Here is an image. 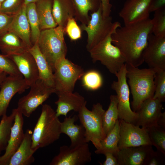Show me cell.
Here are the masks:
<instances>
[{"label": "cell", "mask_w": 165, "mask_h": 165, "mask_svg": "<svg viewBox=\"0 0 165 165\" xmlns=\"http://www.w3.org/2000/svg\"><path fill=\"white\" fill-rule=\"evenodd\" d=\"M152 24L149 18L117 28L111 35L112 42L120 50L126 63L138 67L144 62L143 53L152 33Z\"/></svg>", "instance_id": "6da1fadb"}, {"label": "cell", "mask_w": 165, "mask_h": 165, "mask_svg": "<svg viewBox=\"0 0 165 165\" xmlns=\"http://www.w3.org/2000/svg\"><path fill=\"white\" fill-rule=\"evenodd\" d=\"M41 112L32 135V148L35 152L58 140L61 132V123L56 112L49 105H42Z\"/></svg>", "instance_id": "7a4b0ae2"}, {"label": "cell", "mask_w": 165, "mask_h": 165, "mask_svg": "<svg viewBox=\"0 0 165 165\" xmlns=\"http://www.w3.org/2000/svg\"><path fill=\"white\" fill-rule=\"evenodd\" d=\"M126 64V77L133 97L132 109L136 112L144 101L154 95L156 71L151 68L140 69Z\"/></svg>", "instance_id": "3957f363"}, {"label": "cell", "mask_w": 165, "mask_h": 165, "mask_svg": "<svg viewBox=\"0 0 165 165\" xmlns=\"http://www.w3.org/2000/svg\"><path fill=\"white\" fill-rule=\"evenodd\" d=\"M64 33V28L60 25L42 30L37 42L41 52L53 72L56 64L66 57L67 53Z\"/></svg>", "instance_id": "277c9868"}, {"label": "cell", "mask_w": 165, "mask_h": 165, "mask_svg": "<svg viewBox=\"0 0 165 165\" xmlns=\"http://www.w3.org/2000/svg\"><path fill=\"white\" fill-rule=\"evenodd\" d=\"M86 102L78 112V119L85 130L87 143L90 141L96 149L101 146V142L106 137L102 124V117L105 110L100 103L93 105L90 110L86 107Z\"/></svg>", "instance_id": "5b68a950"}, {"label": "cell", "mask_w": 165, "mask_h": 165, "mask_svg": "<svg viewBox=\"0 0 165 165\" xmlns=\"http://www.w3.org/2000/svg\"><path fill=\"white\" fill-rule=\"evenodd\" d=\"M90 16V20L86 25L81 24L80 26L82 31H86L87 34L86 48L88 52L121 27L119 22H112L111 16L106 17L103 16L101 4L98 9L91 13Z\"/></svg>", "instance_id": "8992f818"}, {"label": "cell", "mask_w": 165, "mask_h": 165, "mask_svg": "<svg viewBox=\"0 0 165 165\" xmlns=\"http://www.w3.org/2000/svg\"><path fill=\"white\" fill-rule=\"evenodd\" d=\"M110 34L89 52L94 63L100 61L109 72L115 75L126 62L119 49L112 44Z\"/></svg>", "instance_id": "52a82bcc"}, {"label": "cell", "mask_w": 165, "mask_h": 165, "mask_svg": "<svg viewBox=\"0 0 165 165\" xmlns=\"http://www.w3.org/2000/svg\"><path fill=\"white\" fill-rule=\"evenodd\" d=\"M53 73L54 93L73 92L76 82L85 73L80 66L65 58L56 64Z\"/></svg>", "instance_id": "ba28073f"}, {"label": "cell", "mask_w": 165, "mask_h": 165, "mask_svg": "<svg viewBox=\"0 0 165 165\" xmlns=\"http://www.w3.org/2000/svg\"><path fill=\"white\" fill-rule=\"evenodd\" d=\"M126 64H125L115 75L117 79L111 85V88L116 94L118 100L119 118L134 124L138 117L136 112L131 109L130 102V90L127 82Z\"/></svg>", "instance_id": "9c48e42d"}, {"label": "cell", "mask_w": 165, "mask_h": 165, "mask_svg": "<svg viewBox=\"0 0 165 165\" xmlns=\"http://www.w3.org/2000/svg\"><path fill=\"white\" fill-rule=\"evenodd\" d=\"M30 87L29 93L19 99L17 108L27 117L54 93L53 89L48 87L39 79Z\"/></svg>", "instance_id": "30bf717a"}, {"label": "cell", "mask_w": 165, "mask_h": 165, "mask_svg": "<svg viewBox=\"0 0 165 165\" xmlns=\"http://www.w3.org/2000/svg\"><path fill=\"white\" fill-rule=\"evenodd\" d=\"M92 160L89 145L86 143L73 148L60 147L59 152L52 160L50 165H83Z\"/></svg>", "instance_id": "8fae6325"}, {"label": "cell", "mask_w": 165, "mask_h": 165, "mask_svg": "<svg viewBox=\"0 0 165 165\" xmlns=\"http://www.w3.org/2000/svg\"><path fill=\"white\" fill-rule=\"evenodd\" d=\"M120 138L118 146L123 148L152 145L147 129L119 119Z\"/></svg>", "instance_id": "7c38bea8"}, {"label": "cell", "mask_w": 165, "mask_h": 165, "mask_svg": "<svg viewBox=\"0 0 165 165\" xmlns=\"http://www.w3.org/2000/svg\"><path fill=\"white\" fill-rule=\"evenodd\" d=\"M143 58L149 68L156 71L165 70V37H157L152 33L149 34Z\"/></svg>", "instance_id": "4fadbf2b"}, {"label": "cell", "mask_w": 165, "mask_h": 165, "mask_svg": "<svg viewBox=\"0 0 165 165\" xmlns=\"http://www.w3.org/2000/svg\"><path fill=\"white\" fill-rule=\"evenodd\" d=\"M30 87L23 77L9 75L0 85V117L6 114L7 108L13 96L21 94Z\"/></svg>", "instance_id": "5bb4252c"}, {"label": "cell", "mask_w": 165, "mask_h": 165, "mask_svg": "<svg viewBox=\"0 0 165 165\" xmlns=\"http://www.w3.org/2000/svg\"><path fill=\"white\" fill-rule=\"evenodd\" d=\"M152 0H127L119 13L124 25L149 18Z\"/></svg>", "instance_id": "9a60e30c"}, {"label": "cell", "mask_w": 165, "mask_h": 165, "mask_svg": "<svg viewBox=\"0 0 165 165\" xmlns=\"http://www.w3.org/2000/svg\"><path fill=\"white\" fill-rule=\"evenodd\" d=\"M162 108V102L159 99L152 97L145 100L136 112L138 117L134 124L145 129L157 125Z\"/></svg>", "instance_id": "2e32d148"}, {"label": "cell", "mask_w": 165, "mask_h": 165, "mask_svg": "<svg viewBox=\"0 0 165 165\" xmlns=\"http://www.w3.org/2000/svg\"><path fill=\"white\" fill-rule=\"evenodd\" d=\"M14 121L11 128L9 138L4 154L0 156V165H8L9 161L22 143L24 136L23 114L15 108Z\"/></svg>", "instance_id": "e0dca14e"}, {"label": "cell", "mask_w": 165, "mask_h": 165, "mask_svg": "<svg viewBox=\"0 0 165 165\" xmlns=\"http://www.w3.org/2000/svg\"><path fill=\"white\" fill-rule=\"evenodd\" d=\"M154 151L152 145L127 147L120 149L116 157L119 165H146Z\"/></svg>", "instance_id": "ac0fdd59"}, {"label": "cell", "mask_w": 165, "mask_h": 165, "mask_svg": "<svg viewBox=\"0 0 165 165\" xmlns=\"http://www.w3.org/2000/svg\"><path fill=\"white\" fill-rule=\"evenodd\" d=\"M7 56L14 62L30 87L38 79V71L36 62L28 50L21 53Z\"/></svg>", "instance_id": "d6986e66"}, {"label": "cell", "mask_w": 165, "mask_h": 165, "mask_svg": "<svg viewBox=\"0 0 165 165\" xmlns=\"http://www.w3.org/2000/svg\"><path fill=\"white\" fill-rule=\"evenodd\" d=\"M8 31L16 35L28 49L33 46L31 29L26 13V5L24 3L19 10L13 15Z\"/></svg>", "instance_id": "ffe728a7"}, {"label": "cell", "mask_w": 165, "mask_h": 165, "mask_svg": "<svg viewBox=\"0 0 165 165\" xmlns=\"http://www.w3.org/2000/svg\"><path fill=\"white\" fill-rule=\"evenodd\" d=\"M58 97L55 104L57 105V116L67 117L68 113L73 110L78 112L86 102L84 98L77 92H61L56 94Z\"/></svg>", "instance_id": "44dd1931"}, {"label": "cell", "mask_w": 165, "mask_h": 165, "mask_svg": "<svg viewBox=\"0 0 165 165\" xmlns=\"http://www.w3.org/2000/svg\"><path fill=\"white\" fill-rule=\"evenodd\" d=\"M32 132L27 129L19 147L11 157L8 165H29L35 160L33 155L35 152L32 148Z\"/></svg>", "instance_id": "7402d4cb"}, {"label": "cell", "mask_w": 165, "mask_h": 165, "mask_svg": "<svg viewBox=\"0 0 165 165\" xmlns=\"http://www.w3.org/2000/svg\"><path fill=\"white\" fill-rule=\"evenodd\" d=\"M78 119L77 116L72 117H66L61 123V133L65 134L70 138L71 143V148L86 143L85 138V130L82 125L75 124Z\"/></svg>", "instance_id": "603a6c76"}, {"label": "cell", "mask_w": 165, "mask_h": 165, "mask_svg": "<svg viewBox=\"0 0 165 165\" xmlns=\"http://www.w3.org/2000/svg\"><path fill=\"white\" fill-rule=\"evenodd\" d=\"M28 51L36 62L38 71V79L48 87L54 90L53 72L41 52L37 42L28 49Z\"/></svg>", "instance_id": "cb8c5ba5"}, {"label": "cell", "mask_w": 165, "mask_h": 165, "mask_svg": "<svg viewBox=\"0 0 165 165\" xmlns=\"http://www.w3.org/2000/svg\"><path fill=\"white\" fill-rule=\"evenodd\" d=\"M28 49L21 40L13 32L8 31L0 34V50L3 55L19 54Z\"/></svg>", "instance_id": "d4e9b609"}, {"label": "cell", "mask_w": 165, "mask_h": 165, "mask_svg": "<svg viewBox=\"0 0 165 165\" xmlns=\"http://www.w3.org/2000/svg\"><path fill=\"white\" fill-rule=\"evenodd\" d=\"M52 13L57 25L64 28L68 20L75 16L74 8L71 0H53Z\"/></svg>", "instance_id": "484cf974"}, {"label": "cell", "mask_w": 165, "mask_h": 165, "mask_svg": "<svg viewBox=\"0 0 165 165\" xmlns=\"http://www.w3.org/2000/svg\"><path fill=\"white\" fill-rule=\"evenodd\" d=\"M71 0L75 10V18L82 24L86 25L89 22V12L96 11L101 5V0Z\"/></svg>", "instance_id": "4316f807"}, {"label": "cell", "mask_w": 165, "mask_h": 165, "mask_svg": "<svg viewBox=\"0 0 165 165\" xmlns=\"http://www.w3.org/2000/svg\"><path fill=\"white\" fill-rule=\"evenodd\" d=\"M41 31L56 27L53 16V0H39L35 3Z\"/></svg>", "instance_id": "83f0119b"}, {"label": "cell", "mask_w": 165, "mask_h": 165, "mask_svg": "<svg viewBox=\"0 0 165 165\" xmlns=\"http://www.w3.org/2000/svg\"><path fill=\"white\" fill-rule=\"evenodd\" d=\"M119 138V120L118 119L114 127L101 141V146L95 151V153L104 155L110 152L116 157L119 150L118 146Z\"/></svg>", "instance_id": "f1b7e54d"}, {"label": "cell", "mask_w": 165, "mask_h": 165, "mask_svg": "<svg viewBox=\"0 0 165 165\" xmlns=\"http://www.w3.org/2000/svg\"><path fill=\"white\" fill-rule=\"evenodd\" d=\"M110 100L108 108L105 111L102 117L103 127L106 136L114 127L119 119L118 100L116 95H111Z\"/></svg>", "instance_id": "f546056e"}, {"label": "cell", "mask_w": 165, "mask_h": 165, "mask_svg": "<svg viewBox=\"0 0 165 165\" xmlns=\"http://www.w3.org/2000/svg\"><path fill=\"white\" fill-rule=\"evenodd\" d=\"M15 112V108L12 110L9 116L6 114L2 116L0 122V154L3 151L5 150L7 145Z\"/></svg>", "instance_id": "4dcf8cb0"}, {"label": "cell", "mask_w": 165, "mask_h": 165, "mask_svg": "<svg viewBox=\"0 0 165 165\" xmlns=\"http://www.w3.org/2000/svg\"><path fill=\"white\" fill-rule=\"evenodd\" d=\"M26 13L31 31V40L33 45L37 42L41 30L35 3L26 5Z\"/></svg>", "instance_id": "1f68e13d"}, {"label": "cell", "mask_w": 165, "mask_h": 165, "mask_svg": "<svg viewBox=\"0 0 165 165\" xmlns=\"http://www.w3.org/2000/svg\"><path fill=\"white\" fill-rule=\"evenodd\" d=\"M147 129L152 145L165 155V129L157 125Z\"/></svg>", "instance_id": "d6a6232c"}, {"label": "cell", "mask_w": 165, "mask_h": 165, "mask_svg": "<svg viewBox=\"0 0 165 165\" xmlns=\"http://www.w3.org/2000/svg\"><path fill=\"white\" fill-rule=\"evenodd\" d=\"M81 78L83 86L88 90H97L100 88L102 84V79L101 75L95 70H90L85 72Z\"/></svg>", "instance_id": "836d02e7"}, {"label": "cell", "mask_w": 165, "mask_h": 165, "mask_svg": "<svg viewBox=\"0 0 165 165\" xmlns=\"http://www.w3.org/2000/svg\"><path fill=\"white\" fill-rule=\"evenodd\" d=\"M154 12L153 17L151 19L152 33L156 36L165 37V8Z\"/></svg>", "instance_id": "e575fe53"}, {"label": "cell", "mask_w": 165, "mask_h": 165, "mask_svg": "<svg viewBox=\"0 0 165 165\" xmlns=\"http://www.w3.org/2000/svg\"><path fill=\"white\" fill-rule=\"evenodd\" d=\"M155 92L152 98L161 102L165 100V70L156 71L154 79Z\"/></svg>", "instance_id": "d590c367"}, {"label": "cell", "mask_w": 165, "mask_h": 165, "mask_svg": "<svg viewBox=\"0 0 165 165\" xmlns=\"http://www.w3.org/2000/svg\"><path fill=\"white\" fill-rule=\"evenodd\" d=\"M0 70L9 75L23 77L13 61L8 56L0 54Z\"/></svg>", "instance_id": "8d00e7d4"}, {"label": "cell", "mask_w": 165, "mask_h": 165, "mask_svg": "<svg viewBox=\"0 0 165 165\" xmlns=\"http://www.w3.org/2000/svg\"><path fill=\"white\" fill-rule=\"evenodd\" d=\"M64 31L71 41H75L81 38L82 30L74 17L68 20L64 27Z\"/></svg>", "instance_id": "74e56055"}, {"label": "cell", "mask_w": 165, "mask_h": 165, "mask_svg": "<svg viewBox=\"0 0 165 165\" xmlns=\"http://www.w3.org/2000/svg\"><path fill=\"white\" fill-rule=\"evenodd\" d=\"M23 3V0H5L2 3L0 12L12 15L16 13Z\"/></svg>", "instance_id": "f35d334b"}, {"label": "cell", "mask_w": 165, "mask_h": 165, "mask_svg": "<svg viewBox=\"0 0 165 165\" xmlns=\"http://www.w3.org/2000/svg\"><path fill=\"white\" fill-rule=\"evenodd\" d=\"M165 156L162 153L157 151H153L150 155L146 165H160L165 163Z\"/></svg>", "instance_id": "ab89813d"}, {"label": "cell", "mask_w": 165, "mask_h": 165, "mask_svg": "<svg viewBox=\"0 0 165 165\" xmlns=\"http://www.w3.org/2000/svg\"><path fill=\"white\" fill-rule=\"evenodd\" d=\"M13 15L0 12V34L8 30Z\"/></svg>", "instance_id": "60d3db41"}, {"label": "cell", "mask_w": 165, "mask_h": 165, "mask_svg": "<svg viewBox=\"0 0 165 165\" xmlns=\"http://www.w3.org/2000/svg\"><path fill=\"white\" fill-rule=\"evenodd\" d=\"M101 1L103 16L104 17L110 16L112 7L110 0H101Z\"/></svg>", "instance_id": "b9f144b4"}, {"label": "cell", "mask_w": 165, "mask_h": 165, "mask_svg": "<svg viewBox=\"0 0 165 165\" xmlns=\"http://www.w3.org/2000/svg\"><path fill=\"white\" fill-rule=\"evenodd\" d=\"M165 0H152L150 8V12H154L165 8Z\"/></svg>", "instance_id": "7bdbcfd3"}, {"label": "cell", "mask_w": 165, "mask_h": 165, "mask_svg": "<svg viewBox=\"0 0 165 165\" xmlns=\"http://www.w3.org/2000/svg\"><path fill=\"white\" fill-rule=\"evenodd\" d=\"M104 155L106 159L102 165H119L116 157L112 153L107 152Z\"/></svg>", "instance_id": "ee69618b"}, {"label": "cell", "mask_w": 165, "mask_h": 165, "mask_svg": "<svg viewBox=\"0 0 165 165\" xmlns=\"http://www.w3.org/2000/svg\"><path fill=\"white\" fill-rule=\"evenodd\" d=\"M157 125L162 127L165 129V112L162 113L161 115L159 117L157 122Z\"/></svg>", "instance_id": "f6af8a7d"}, {"label": "cell", "mask_w": 165, "mask_h": 165, "mask_svg": "<svg viewBox=\"0 0 165 165\" xmlns=\"http://www.w3.org/2000/svg\"><path fill=\"white\" fill-rule=\"evenodd\" d=\"M7 74L5 72H2L0 75V85L4 79L7 77Z\"/></svg>", "instance_id": "bcb514c9"}, {"label": "cell", "mask_w": 165, "mask_h": 165, "mask_svg": "<svg viewBox=\"0 0 165 165\" xmlns=\"http://www.w3.org/2000/svg\"><path fill=\"white\" fill-rule=\"evenodd\" d=\"M39 0H23V3L26 5L32 3H35Z\"/></svg>", "instance_id": "7dc6e473"}, {"label": "cell", "mask_w": 165, "mask_h": 165, "mask_svg": "<svg viewBox=\"0 0 165 165\" xmlns=\"http://www.w3.org/2000/svg\"><path fill=\"white\" fill-rule=\"evenodd\" d=\"M5 0H0V2H1V3H2L3 2H4Z\"/></svg>", "instance_id": "c3c4849f"}, {"label": "cell", "mask_w": 165, "mask_h": 165, "mask_svg": "<svg viewBox=\"0 0 165 165\" xmlns=\"http://www.w3.org/2000/svg\"><path fill=\"white\" fill-rule=\"evenodd\" d=\"M3 72H2V71H1V70H0V75L1 74V73Z\"/></svg>", "instance_id": "681fc988"}, {"label": "cell", "mask_w": 165, "mask_h": 165, "mask_svg": "<svg viewBox=\"0 0 165 165\" xmlns=\"http://www.w3.org/2000/svg\"><path fill=\"white\" fill-rule=\"evenodd\" d=\"M1 4H2V3L1 2H0V9L1 7Z\"/></svg>", "instance_id": "f907efd6"}]
</instances>
